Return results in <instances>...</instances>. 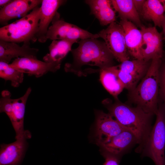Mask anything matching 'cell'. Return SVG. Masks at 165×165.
I'll return each instance as SVG.
<instances>
[{"label":"cell","instance_id":"obj_8","mask_svg":"<svg viewBox=\"0 0 165 165\" xmlns=\"http://www.w3.org/2000/svg\"><path fill=\"white\" fill-rule=\"evenodd\" d=\"M50 26L47 38L52 40L63 39L77 40L88 38H97V34H93L78 26L66 22L60 18L58 12Z\"/></svg>","mask_w":165,"mask_h":165},{"label":"cell","instance_id":"obj_6","mask_svg":"<svg viewBox=\"0 0 165 165\" xmlns=\"http://www.w3.org/2000/svg\"><path fill=\"white\" fill-rule=\"evenodd\" d=\"M31 89L28 88L22 97L15 99L11 98L10 92L7 90L1 92L0 100V112L7 115L15 131V138L18 139L30 134L24 130V119L26 103Z\"/></svg>","mask_w":165,"mask_h":165},{"label":"cell","instance_id":"obj_21","mask_svg":"<svg viewBox=\"0 0 165 165\" xmlns=\"http://www.w3.org/2000/svg\"><path fill=\"white\" fill-rule=\"evenodd\" d=\"M113 8L118 13L121 20L132 21L140 27L142 25L140 20L139 13L134 5L132 0H112Z\"/></svg>","mask_w":165,"mask_h":165},{"label":"cell","instance_id":"obj_14","mask_svg":"<svg viewBox=\"0 0 165 165\" xmlns=\"http://www.w3.org/2000/svg\"><path fill=\"white\" fill-rule=\"evenodd\" d=\"M31 136L25 135L13 143L1 145L0 165H20L26 149V139Z\"/></svg>","mask_w":165,"mask_h":165},{"label":"cell","instance_id":"obj_19","mask_svg":"<svg viewBox=\"0 0 165 165\" xmlns=\"http://www.w3.org/2000/svg\"><path fill=\"white\" fill-rule=\"evenodd\" d=\"M118 66L102 68L100 70V79L105 88L114 97H118L125 88L117 75Z\"/></svg>","mask_w":165,"mask_h":165},{"label":"cell","instance_id":"obj_31","mask_svg":"<svg viewBox=\"0 0 165 165\" xmlns=\"http://www.w3.org/2000/svg\"><path fill=\"white\" fill-rule=\"evenodd\" d=\"M160 1L162 4L165 12V0H160Z\"/></svg>","mask_w":165,"mask_h":165},{"label":"cell","instance_id":"obj_13","mask_svg":"<svg viewBox=\"0 0 165 165\" xmlns=\"http://www.w3.org/2000/svg\"><path fill=\"white\" fill-rule=\"evenodd\" d=\"M137 144L135 136L126 130L113 137L108 141L98 145L101 151L121 159V157L134 144Z\"/></svg>","mask_w":165,"mask_h":165},{"label":"cell","instance_id":"obj_28","mask_svg":"<svg viewBox=\"0 0 165 165\" xmlns=\"http://www.w3.org/2000/svg\"><path fill=\"white\" fill-rule=\"evenodd\" d=\"M134 5L137 11L141 13L144 4L146 0H132Z\"/></svg>","mask_w":165,"mask_h":165},{"label":"cell","instance_id":"obj_26","mask_svg":"<svg viewBox=\"0 0 165 165\" xmlns=\"http://www.w3.org/2000/svg\"><path fill=\"white\" fill-rule=\"evenodd\" d=\"M159 95L165 107V63L161 64L159 70Z\"/></svg>","mask_w":165,"mask_h":165},{"label":"cell","instance_id":"obj_16","mask_svg":"<svg viewBox=\"0 0 165 165\" xmlns=\"http://www.w3.org/2000/svg\"><path fill=\"white\" fill-rule=\"evenodd\" d=\"M30 44L24 43L20 46L16 43L0 40V61L9 64L13 58L36 57L39 50L30 47Z\"/></svg>","mask_w":165,"mask_h":165},{"label":"cell","instance_id":"obj_18","mask_svg":"<svg viewBox=\"0 0 165 165\" xmlns=\"http://www.w3.org/2000/svg\"><path fill=\"white\" fill-rule=\"evenodd\" d=\"M85 2L89 6L91 13L98 20L101 26L115 22L116 12L111 6V0H86Z\"/></svg>","mask_w":165,"mask_h":165},{"label":"cell","instance_id":"obj_30","mask_svg":"<svg viewBox=\"0 0 165 165\" xmlns=\"http://www.w3.org/2000/svg\"><path fill=\"white\" fill-rule=\"evenodd\" d=\"M161 27L162 28L163 33L165 36V16L164 19L162 24Z\"/></svg>","mask_w":165,"mask_h":165},{"label":"cell","instance_id":"obj_29","mask_svg":"<svg viewBox=\"0 0 165 165\" xmlns=\"http://www.w3.org/2000/svg\"><path fill=\"white\" fill-rule=\"evenodd\" d=\"M11 0H0V6L1 8L4 7L10 2Z\"/></svg>","mask_w":165,"mask_h":165},{"label":"cell","instance_id":"obj_5","mask_svg":"<svg viewBox=\"0 0 165 165\" xmlns=\"http://www.w3.org/2000/svg\"><path fill=\"white\" fill-rule=\"evenodd\" d=\"M156 119L141 152L142 156L150 158L156 165H165V107L158 105Z\"/></svg>","mask_w":165,"mask_h":165},{"label":"cell","instance_id":"obj_11","mask_svg":"<svg viewBox=\"0 0 165 165\" xmlns=\"http://www.w3.org/2000/svg\"><path fill=\"white\" fill-rule=\"evenodd\" d=\"M10 65L19 71L38 78L49 72L59 70L61 64L49 63L37 59V57H22L15 59Z\"/></svg>","mask_w":165,"mask_h":165},{"label":"cell","instance_id":"obj_20","mask_svg":"<svg viewBox=\"0 0 165 165\" xmlns=\"http://www.w3.org/2000/svg\"><path fill=\"white\" fill-rule=\"evenodd\" d=\"M77 40L63 39L53 40L49 46V52L43 57L44 61L61 64L63 59L72 50V45Z\"/></svg>","mask_w":165,"mask_h":165},{"label":"cell","instance_id":"obj_24","mask_svg":"<svg viewBox=\"0 0 165 165\" xmlns=\"http://www.w3.org/2000/svg\"><path fill=\"white\" fill-rule=\"evenodd\" d=\"M0 77L11 82V85L18 87L23 82L24 73L12 66L10 64L0 61Z\"/></svg>","mask_w":165,"mask_h":165},{"label":"cell","instance_id":"obj_2","mask_svg":"<svg viewBox=\"0 0 165 165\" xmlns=\"http://www.w3.org/2000/svg\"><path fill=\"white\" fill-rule=\"evenodd\" d=\"M77 43L78 47L71 51L72 62L66 63L64 65L66 72L80 76L84 66L97 67L100 70L113 66L115 58L104 42L88 38L81 39Z\"/></svg>","mask_w":165,"mask_h":165},{"label":"cell","instance_id":"obj_15","mask_svg":"<svg viewBox=\"0 0 165 165\" xmlns=\"http://www.w3.org/2000/svg\"><path fill=\"white\" fill-rule=\"evenodd\" d=\"M42 0H13L0 10V22L6 25L11 20L19 16L22 17L41 4Z\"/></svg>","mask_w":165,"mask_h":165},{"label":"cell","instance_id":"obj_23","mask_svg":"<svg viewBox=\"0 0 165 165\" xmlns=\"http://www.w3.org/2000/svg\"><path fill=\"white\" fill-rule=\"evenodd\" d=\"M152 60H129L121 63L118 66L121 71L138 77L141 80L148 72Z\"/></svg>","mask_w":165,"mask_h":165},{"label":"cell","instance_id":"obj_12","mask_svg":"<svg viewBox=\"0 0 165 165\" xmlns=\"http://www.w3.org/2000/svg\"><path fill=\"white\" fill-rule=\"evenodd\" d=\"M66 1L63 0H42L41 13L36 38L39 42H45L50 23L57 12L59 7Z\"/></svg>","mask_w":165,"mask_h":165},{"label":"cell","instance_id":"obj_25","mask_svg":"<svg viewBox=\"0 0 165 165\" xmlns=\"http://www.w3.org/2000/svg\"><path fill=\"white\" fill-rule=\"evenodd\" d=\"M118 76L123 84L124 88L130 91L134 89L141 79L139 77L119 70L117 71Z\"/></svg>","mask_w":165,"mask_h":165},{"label":"cell","instance_id":"obj_4","mask_svg":"<svg viewBox=\"0 0 165 165\" xmlns=\"http://www.w3.org/2000/svg\"><path fill=\"white\" fill-rule=\"evenodd\" d=\"M40 13L38 6L21 18L1 28L0 40L16 43L35 42Z\"/></svg>","mask_w":165,"mask_h":165},{"label":"cell","instance_id":"obj_10","mask_svg":"<svg viewBox=\"0 0 165 165\" xmlns=\"http://www.w3.org/2000/svg\"><path fill=\"white\" fill-rule=\"evenodd\" d=\"M143 37L141 52L143 59L149 61L155 58L161 59L163 55V34L156 27H140Z\"/></svg>","mask_w":165,"mask_h":165},{"label":"cell","instance_id":"obj_22","mask_svg":"<svg viewBox=\"0 0 165 165\" xmlns=\"http://www.w3.org/2000/svg\"><path fill=\"white\" fill-rule=\"evenodd\" d=\"M165 12L160 0H146L141 13L144 18L153 22L155 26L161 27L165 18Z\"/></svg>","mask_w":165,"mask_h":165},{"label":"cell","instance_id":"obj_7","mask_svg":"<svg viewBox=\"0 0 165 165\" xmlns=\"http://www.w3.org/2000/svg\"><path fill=\"white\" fill-rule=\"evenodd\" d=\"M97 34L104 39L107 48L117 61L121 63L129 60L124 31L120 24L113 22Z\"/></svg>","mask_w":165,"mask_h":165},{"label":"cell","instance_id":"obj_17","mask_svg":"<svg viewBox=\"0 0 165 165\" xmlns=\"http://www.w3.org/2000/svg\"><path fill=\"white\" fill-rule=\"evenodd\" d=\"M123 27L128 53L136 59L142 60L141 50L142 43V35L132 22L122 20L119 23Z\"/></svg>","mask_w":165,"mask_h":165},{"label":"cell","instance_id":"obj_1","mask_svg":"<svg viewBox=\"0 0 165 165\" xmlns=\"http://www.w3.org/2000/svg\"><path fill=\"white\" fill-rule=\"evenodd\" d=\"M113 101L106 99L102 101L108 113L126 130L131 132L137 140L136 151L141 152L151 131L153 115L144 112L140 108L132 107L121 102L118 97Z\"/></svg>","mask_w":165,"mask_h":165},{"label":"cell","instance_id":"obj_3","mask_svg":"<svg viewBox=\"0 0 165 165\" xmlns=\"http://www.w3.org/2000/svg\"><path fill=\"white\" fill-rule=\"evenodd\" d=\"M162 63L161 59H152L145 75L134 89L128 91L127 95L129 102L153 115L158 108L159 74Z\"/></svg>","mask_w":165,"mask_h":165},{"label":"cell","instance_id":"obj_9","mask_svg":"<svg viewBox=\"0 0 165 165\" xmlns=\"http://www.w3.org/2000/svg\"><path fill=\"white\" fill-rule=\"evenodd\" d=\"M95 115V137L97 145L108 141L126 130L109 113L96 110Z\"/></svg>","mask_w":165,"mask_h":165},{"label":"cell","instance_id":"obj_27","mask_svg":"<svg viewBox=\"0 0 165 165\" xmlns=\"http://www.w3.org/2000/svg\"><path fill=\"white\" fill-rule=\"evenodd\" d=\"M101 152L105 160L103 165H120V158L104 152Z\"/></svg>","mask_w":165,"mask_h":165}]
</instances>
